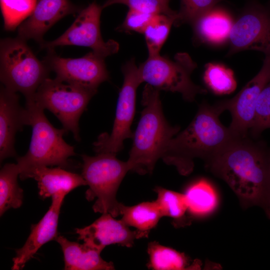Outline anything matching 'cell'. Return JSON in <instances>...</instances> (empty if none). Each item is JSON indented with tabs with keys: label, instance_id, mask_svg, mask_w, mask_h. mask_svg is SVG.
<instances>
[{
	"label": "cell",
	"instance_id": "obj_4",
	"mask_svg": "<svg viewBox=\"0 0 270 270\" xmlns=\"http://www.w3.org/2000/svg\"><path fill=\"white\" fill-rule=\"evenodd\" d=\"M25 108L26 125L32 126V136L28 151L17 158L20 174L38 166L67 168L69 158L76 154L74 146L63 139L67 130L53 126L45 116L44 109L34 100L26 102Z\"/></svg>",
	"mask_w": 270,
	"mask_h": 270
},
{
	"label": "cell",
	"instance_id": "obj_33",
	"mask_svg": "<svg viewBox=\"0 0 270 270\" xmlns=\"http://www.w3.org/2000/svg\"><path fill=\"white\" fill-rule=\"evenodd\" d=\"M164 8L166 15L174 18L176 20L178 16V12L172 10L169 7L170 0H158ZM175 22V21H174Z\"/></svg>",
	"mask_w": 270,
	"mask_h": 270
},
{
	"label": "cell",
	"instance_id": "obj_29",
	"mask_svg": "<svg viewBox=\"0 0 270 270\" xmlns=\"http://www.w3.org/2000/svg\"><path fill=\"white\" fill-rule=\"evenodd\" d=\"M267 128H270V81L257 100L253 122L249 133L256 138Z\"/></svg>",
	"mask_w": 270,
	"mask_h": 270
},
{
	"label": "cell",
	"instance_id": "obj_19",
	"mask_svg": "<svg viewBox=\"0 0 270 270\" xmlns=\"http://www.w3.org/2000/svg\"><path fill=\"white\" fill-rule=\"evenodd\" d=\"M20 176L22 180L33 178L36 180L38 194L44 199L58 194H67L80 186L86 185L82 175L68 172L60 166H36L20 174Z\"/></svg>",
	"mask_w": 270,
	"mask_h": 270
},
{
	"label": "cell",
	"instance_id": "obj_7",
	"mask_svg": "<svg viewBox=\"0 0 270 270\" xmlns=\"http://www.w3.org/2000/svg\"><path fill=\"white\" fill-rule=\"evenodd\" d=\"M196 67L188 53L178 52L174 60L160 54L148 56L138 68L142 82L159 90L178 92L186 100L192 102L198 94L207 92L192 80L190 76Z\"/></svg>",
	"mask_w": 270,
	"mask_h": 270
},
{
	"label": "cell",
	"instance_id": "obj_17",
	"mask_svg": "<svg viewBox=\"0 0 270 270\" xmlns=\"http://www.w3.org/2000/svg\"><path fill=\"white\" fill-rule=\"evenodd\" d=\"M19 96L2 84L0 90V160L16 156V133L26 125V109L19 102Z\"/></svg>",
	"mask_w": 270,
	"mask_h": 270
},
{
	"label": "cell",
	"instance_id": "obj_5",
	"mask_svg": "<svg viewBox=\"0 0 270 270\" xmlns=\"http://www.w3.org/2000/svg\"><path fill=\"white\" fill-rule=\"evenodd\" d=\"M0 79L2 85L14 92H20L26 102L34 100L50 70L40 61L26 44L18 37L5 38L0 43Z\"/></svg>",
	"mask_w": 270,
	"mask_h": 270
},
{
	"label": "cell",
	"instance_id": "obj_26",
	"mask_svg": "<svg viewBox=\"0 0 270 270\" xmlns=\"http://www.w3.org/2000/svg\"><path fill=\"white\" fill-rule=\"evenodd\" d=\"M204 80L210 90L218 95L230 94L236 86L232 70L218 63H208L206 65Z\"/></svg>",
	"mask_w": 270,
	"mask_h": 270
},
{
	"label": "cell",
	"instance_id": "obj_32",
	"mask_svg": "<svg viewBox=\"0 0 270 270\" xmlns=\"http://www.w3.org/2000/svg\"><path fill=\"white\" fill-rule=\"evenodd\" d=\"M153 15L129 9L124 22L118 27L117 30L143 34Z\"/></svg>",
	"mask_w": 270,
	"mask_h": 270
},
{
	"label": "cell",
	"instance_id": "obj_31",
	"mask_svg": "<svg viewBox=\"0 0 270 270\" xmlns=\"http://www.w3.org/2000/svg\"><path fill=\"white\" fill-rule=\"evenodd\" d=\"M117 4L126 5L129 9L146 14H166L158 0H106L102 6L104 8Z\"/></svg>",
	"mask_w": 270,
	"mask_h": 270
},
{
	"label": "cell",
	"instance_id": "obj_15",
	"mask_svg": "<svg viewBox=\"0 0 270 270\" xmlns=\"http://www.w3.org/2000/svg\"><path fill=\"white\" fill-rule=\"evenodd\" d=\"M82 8L70 0H37L31 14L19 26L18 37L26 41L32 39L40 44L54 24L68 15L78 14Z\"/></svg>",
	"mask_w": 270,
	"mask_h": 270
},
{
	"label": "cell",
	"instance_id": "obj_25",
	"mask_svg": "<svg viewBox=\"0 0 270 270\" xmlns=\"http://www.w3.org/2000/svg\"><path fill=\"white\" fill-rule=\"evenodd\" d=\"M174 21V18L163 14L152 16L143 33L149 56L160 54Z\"/></svg>",
	"mask_w": 270,
	"mask_h": 270
},
{
	"label": "cell",
	"instance_id": "obj_27",
	"mask_svg": "<svg viewBox=\"0 0 270 270\" xmlns=\"http://www.w3.org/2000/svg\"><path fill=\"white\" fill-rule=\"evenodd\" d=\"M37 0H0V6L6 30L12 31L33 12Z\"/></svg>",
	"mask_w": 270,
	"mask_h": 270
},
{
	"label": "cell",
	"instance_id": "obj_2",
	"mask_svg": "<svg viewBox=\"0 0 270 270\" xmlns=\"http://www.w3.org/2000/svg\"><path fill=\"white\" fill-rule=\"evenodd\" d=\"M224 110L223 100L212 106L202 103L190 124L169 142L163 160L186 175L192 170L194 158L207 162L239 138L220 122V116Z\"/></svg>",
	"mask_w": 270,
	"mask_h": 270
},
{
	"label": "cell",
	"instance_id": "obj_12",
	"mask_svg": "<svg viewBox=\"0 0 270 270\" xmlns=\"http://www.w3.org/2000/svg\"><path fill=\"white\" fill-rule=\"evenodd\" d=\"M48 52L43 62L63 82L97 90L100 84L110 78L104 58L92 51L74 58L60 57L54 50Z\"/></svg>",
	"mask_w": 270,
	"mask_h": 270
},
{
	"label": "cell",
	"instance_id": "obj_8",
	"mask_svg": "<svg viewBox=\"0 0 270 270\" xmlns=\"http://www.w3.org/2000/svg\"><path fill=\"white\" fill-rule=\"evenodd\" d=\"M97 90L63 82L56 78L46 79L38 88L34 100L52 112L74 139L80 140L78 121Z\"/></svg>",
	"mask_w": 270,
	"mask_h": 270
},
{
	"label": "cell",
	"instance_id": "obj_20",
	"mask_svg": "<svg viewBox=\"0 0 270 270\" xmlns=\"http://www.w3.org/2000/svg\"><path fill=\"white\" fill-rule=\"evenodd\" d=\"M55 240L60 244L63 252L64 270H112L114 264L104 260L100 252L84 243L71 242L62 236Z\"/></svg>",
	"mask_w": 270,
	"mask_h": 270
},
{
	"label": "cell",
	"instance_id": "obj_11",
	"mask_svg": "<svg viewBox=\"0 0 270 270\" xmlns=\"http://www.w3.org/2000/svg\"><path fill=\"white\" fill-rule=\"evenodd\" d=\"M228 43V56L256 50L270 56V5L248 2L235 18Z\"/></svg>",
	"mask_w": 270,
	"mask_h": 270
},
{
	"label": "cell",
	"instance_id": "obj_13",
	"mask_svg": "<svg viewBox=\"0 0 270 270\" xmlns=\"http://www.w3.org/2000/svg\"><path fill=\"white\" fill-rule=\"evenodd\" d=\"M270 81V56H266L259 72L232 98L223 100L232 116L229 126L239 138L248 136L252 126L257 100Z\"/></svg>",
	"mask_w": 270,
	"mask_h": 270
},
{
	"label": "cell",
	"instance_id": "obj_30",
	"mask_svg": "<svg viewBox=\"0 0 270 270\" xmlns=\"http://www.w3.org/2000/svg\"><path fill=\"white\" fill-rule=\"evenodd\" d=\"M222 0H180V8L174 25L188 23L190 24Z\"/></svg>",
	"mask_w": 270,
	"mask_h": 270
},
{
	"label": "cell",
	"instance_id": "obj_3",
	"mask_svg": "<svg viewBox=\"0 0 270 270\" xmlns=\"http://www.w3.org/2000/svg\"><path fill=\"white\" fill-rule=\"evenodd\" d=\"M144 108L132 136L127 162L130 170L140 174H151L157 160L180 128L170 126L164 115L160 90L146 84L142 100Z\"/></svg>",
	"mask_w": 270,
	"mask_h": 270
},
{
	"label": "cell",
	"instance_id": "obj_22",
	"mask_svg": "<svg viewBox=\"0 0 270 270\" xmlns=\"http://www.w3.org/2000/svg\"><path fill=\"white\" fill-rule=\"evenodd\" d=\"M121 220L128 226L149 232L162 217L156 201L143 202L133 206L120 204Z\"/></svg>",
	"mask_w": 270,
	"mask_h": 270
},
{
	"label": "cell",
	"instance_id": "obj_16",
	"mask_svg": "<svg viewBox=\"0 0 270 270\" xmlns=\"http://www.w3.org/2000/svg\"><path fill=\"white\" fill-rule=\"evenodd\" d=\"M66 195L61 193L52 197V202L48 210L38 223L32 226L30 234L25 244L16 250L12 270L22 269L41 246L49 241L55 240L58 236L60 212Z\"/></svg>",
	"mask_w": 270,
	"mask_h": 270
},
{
	"label": "cell",
	"instance_id": "obj_10",
	"mask_svg": "<svg viewBox=\"0 0 270 270\" xmlns=\"http://www.w3.org/2000/svg\"><path fill=\"white\" fill-rule=\"evenodd\" d=\"M102 9L96 2L82 8L63 34L54 40H44L40 44V48L49 50L59 46H86L104 58L116 53L119 50L118 44L112 40L105 42L101 35L100 16Z\"/></svg>",
	"mask_w": 270,
	"mask_h": 270
},
{
	"label": "cell",
	"instance_id": "obj_21",
	"mask_svg": "<svg viewBox=\"0 0 270 270\" xmlns=\"http://www.w3.org/2000/svg\"><path fill=\"white\" fill-rule=\"evenodd\" d=\"M148 252L150 258L148 267L152 270H196L200 268L199 262L191 264L184 253L156 241L149 243Z\"/></svg>",
	"mask_w": 270,
	"mask_h": 270
},
{
	"label": "cell",
	"instance_id": "obj_24",
	"mask_svg": "<svg viewBox=\"0 0 270 270\" xmlns=\"http://www.w3.org/2000/svg\"><path fill=\"white\" fill-rule=\"evenodd\" d=\"M20 170L18 164H6L0 172V215L10 208H19L22 204L23 190L18 186Z\"/></svg>",
	"mask_w": 270,
	"mask_h": 270
},
{
	"label": "cell",
	"instance_id": "obj_28",
	"mask_svg": "<svg viewBox=\"0 0 270 270\" xmlns=\"http://www.w3.org/2000/svg\"><path fill=\"white\" fill-rule=\"evenodd\" d=\"M157 194V202L162 216H169L175 219L182 217L188 207L184 194L179 193L164 188H154Z\"/></svg>",
	"mask_w": 270,
	"mask_h": 270
},
{
	"label": "cell",
	"instance_id": "obj_6",
	"mask_svg": "<svg viewBox=\"0 0 270 270\" xmlns=\"http://www.w3.org/2000/svg\"><path fill=\"white\" fill-rule=\"evenodd\" d=\"M116 154L100 153L95 156L82 155V176L88 188L86 192L88 201L96 200L92 206L95 212L120 215V205L116 194L126 173L130 170L126 162L118 159Z\"/></svg>",
	"mask_w": 270,
	"mask_h": 270
},
{
	"label": "cell",
	"instance_id": "obj_18",
	"mask_svg": "<svg viewBox=\"0 0 270 270\" xmlns=\"http://www.w3.org/2000/svg\"><path fill=\"white\" fill-rule=\"evenodd\" d=\"M234 20L230 12L216 5L191 24L195 41L214 46L225 44L229 42Z\"/></svg>",
	"mask_w": 270,
	"mask_h": 270
},
{
	"label": "cell",
	"instance_id": "obj_1",
	"mask_svg": "<svg viewBox=\"0 0 270 270\" xmlns=\"http://www.w3.org/2000/svg\"><path fill=\"white\" fill-rule=\"evenodd\" d=\"M206 163L244 206H259L270 218V149L264 143L236 138Z\"/></svg>",
	"mask_w": 270,
	"mask_h": 270
},
{
	"label": "cell",
	"instance_id": "obj_23",
	"mask_svg": "<svg viewBox=\"0 0 270 270\" xmlns=\"http://www.w3.org/2000/svg\"><path fill=\"white\" fill-rule=\"evenodd\" d=\"M184 194L188 210L195 216H203L212 212L218 204V196L214 188L204 179L190 184Z\"/></svg>",
	"mask_w": 270,
	"mask_h": 270
},
{
	"label": "cell",
	"instance_id": "obj_14",
	"mask_svg": "<svg viewBox=\"0 0 270 270\" xmlns=\"http://www.w3.org/2000/svg\"><path fill=\"white\" fill-rule=\"evenodd\" d=\"M114 218L109 213H104L89 226L76 228L78 239L101 252L106 246L112 244L130 248L135 240L148 236L149 232L131 230L121 220Z\"/></svg>",
	"mask_w": 270,
	"mask_h": 270
},
{
	"label": "cell",
	"instance_id": "obj_9",
	"mask_svg": "<svg viewBox=\"0 0 270 270\" xmlns=\"http://www.w3.org/2000/svg\"><path fill=\"white\" fill-rule=\"evenodd\" d=\"M122 72L124 80L118 97L113 128L110 134H101L94 143V150L98 154H116L123 148L126 139L132 138L130 126L135 113L136 92L142 82L134 58L122 66Z\"/></svg>",
	"mask_w": 270,
	"mask_h": 270
}]
</instances>
